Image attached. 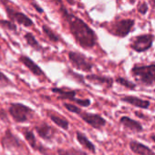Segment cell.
<instances>
[{
    "mask_svg": "<svg viewBox=\"0 0 155 155\" xmlns=\"http://www.w3.org/2000/svg\"><path fill=\"white\" fill-rule=\"evenodd\" d=\"M59 12L68 24L70 33L81 47L91 48L96 45L97 36L95 32L82 19L69 13L63 6L60 7Z\"/></svg>",
    "mask_w": 155,
    "mask_h": 155,
    "instance_id": "6da1fadb",
    "label": "cell"
},
{
    "mask_svg": "<svg viewBox=\"0 0 155 155\" xmlns=\"http://www.w3.org/2000/svg\"><path fill=\"white\" fill-rule=\"evenodd\" d=\"M131 74L144 85L150 86L155 83V64L134 66L131 68Z\"/></svg>",
    "mask_w": 155,
    "mask_h": 155,
    "instance_id": "7a4b0ae2",
    "label": "cell"
},
{
    "mask_svg": "<svg viewBox=\"0 0 155 155\" xmlns=\"http://www.w3.org/2000/svg\"><path fill=\"white\" fill-rule=\"evenodd\" d=\"M9 113L17 122H25L31 119L34 111L26 105L13 103L9 106Z\"/></svg>",
    "mask_w": 155,
    "mask_h": 155,
    "instance_id": "3957f363",
    "label": "cell"
},
{
    "mask_svg": "<svg viewBox=\"0 0 155 155\" xmlns=\"http://www.w3.org/2000/svg\"><path fill=\"white\" fill-rule=\"evenodd\" d=\"M68 58L73 67L78 69L85 72H89L92 69V64L88 60V58L84 55L81 53L70 51L68 53Z\"/></svg>",
    "mask_w": 155,
    "mask_h": 155,
    "instance_id": "277c9868",
    "label": "cell"
},
{
    "mask_svg": "<svg viewBox=\"0 0 155 155\" xmlns=\"http://www.w3.org/2000/svg\"><path fill=\"white\" fill-rule=\"evenodd\" d=\"M153 40H154V36L150 34L140 35L133 39L132 43L130 44V48L134 51L139 53L145 52L151 48Z\"/></svg>",
    "mask_w": 155,
    "mask_h": 155,
    "instance_id": "5b68a950",
    "label": "cell"
},
{
    "mask_svg": "<svg viewBox=\"0 0 155 155\" xmlns=\"http://www.w3.org/2000/svg\"><path fill=\"white\" fill-rule=\"evenodd\" d=\"M134 26V20L133 19H121L114 23V25L111 28V33L114 36L124 38L126 37L131 30L132 27Z\"/></svg>",
    "mask_w": 155,
    "mask_h": 155,
    "instance_id": "8992f818",
    "label": "cell"
},
{
    "mask_svg": "<svg viewBox=\"0 0 155 155\" xmlns=\"http://www.w3.org/2000/svg\"><path fill=\"white\" fill-rule=\"evenodd\" d=\"M6 10H7V15H8V18L11 19V21H16L19 25H22L27 28L32 27L34 25L33 21L27 15H25L21 12L16 11L8 7H6Z\"/></svg>",
    "mask_w": 155,
    "mask_h": 155,
    "instance_id": "52a82bcc",
    "label": "cell"
},
{
    "mask_svg": "<svg viewBox=\"0 0 155 155\" xmlns=\"http://www.w3.org/2000/svg\"><path fill=\"white\" fill-rule=\"evenodd\" d=\"M80 115L85 122H87L88 124H90L91 127H93L95 129H101L102 127H104L106 125L105 119H103L99 114H92V113H88V112L82 113L81 112Z\"/></svg>",
    "mask_w": 155,
    "mask_h": 155,
    "instance_id": "ba28073f",
    "label": "cell"
},
{
    "mask_svg": "<svg viewBox=\"0 0 155 155\" xmlns=\"http://www.w3.org/2000/svg\"><path fill=\"white\" fill-rule=\"evenodd\" d=\"M121 101H124L126 103H129L136 108H140L142 110H147L149 109L150 102L149 101H145L142 100L140 98L135 97V96H124L122 98H120Z\"/></svg>",
    "mask_w": 155,
    "mask_h": 155,
    "instance_id": "9c48e42d",
    "label": "cell"
},
{
    "mask_svg": "<svg viewBox=\"0 0 155 155\" xmlns=\"http://www.w3.org/2000/svg\"><path fill=\"white\" fill-rule=\"evenodd\" d=\"M130 149L136 154L139 155H155V152L150 149L148 146L137 141V140H130Z\"/></svg>",
    "mask_w": 155,
    "mask_h": 155,
    "instance_id": "30bf717a",
    "label": "cell"
},
{
    "mask_svg": "<svg viewBox=\"0 0 155 155\" xmlns=\"http://www.w3.org/2000/svg\"><path fill=\"white\" fill-rule=\"evenodd\" d=\"M19 61L21 63H23L27 68L28 69H29L34 75L36 76H38V77H41V76H44V72L43 70L40 68V67L38 65H37L30 58L27 57V56H21L19 58Z\"/></svg>",
    "mask_w": 155,
    "mask_h": 155,
    "instance_id": "8fae6325",
    "label": "cell"
},
{
    "mask_svg": "<svg viewBox=\"0 0 155 155\" xmlns=\"http://www.w3.org/2000/svg\"><path fill=\"white\" fill-rule=\"evenodd\" d=\"M120 122L125 128H127V129H129V130H132L134 132H141L143 130L142 125L139 121H137L135 120H132L130 117H127V116L121 117L120 120Z\"/></svg>",
    "mask_w": 155,
    "mask_h": 155,
    "instance_id": "7c38bea8",
    "label": "cell"
},
{
    "mask_svg": "<svg viewBox=\"0 0 155 155\" xmlns=\"http://www.w3.org/2000/svg\"><path fill=\"white\" fill-rule=\"evenodd\" d=\"M87 79L91 81V82H96L99 84H102L107 86L108 88L111 87L113 84V80L111 78L109 77H104V76H98V75H88Z\"/></svg>",
    "mask_w": 155,
    "mask_h": 155,
    "instance_id": "4fadbf2b",
    "label": "cell"
},
{
    "mask_svg": "<svg viewBox=\"0 0 155 155\" xmlns=\"http://www.w3.org/2000/svg\"><path fill=\"white\" fill-rule=\"evenodd\" d=\"M77 140L85 149L91 150V152H95V146H94V144L83 133L78 131L77 132Z\"/></svg>",
    "mask_w": 155,
    "mask_h": 155,
    "instance_id": "5bb4252c",
    "label": "cell"
},
{
    "mask_svg": "<svg viewBox=\"0 0 155 155\" xmlns=\"http://www.w3.org/2000/svg\"><path fill=\"white\" fill-rule=\"evenodd\" d=\"M52 91L58 94L60 98L62 99H67V100H69V101H77L78 99H76V92L73 91H66V90H63V89H59V88H53L52 89Z\"/></svg>",
    "mask_w": 155,
    "mask_h": 155,
    "instance_id": "9a60e30c",
    "label": "cell"
},
{
    "mask_svg": "<svg viewBox=\"0 0 155 155\" xmlns=\"http://www.w3.org/2000/svg\"><path fill=\"white\" fill-rule=\"evenodd\" d=\"M37 131L38 134L43 139L48 140L52 137V129L48 124H42L41 126L37 127Z\"/></svg>",
    "mask_w": 155,
    "mask_h": 155,
    "instance_id": "2e32d148",
    "label": "cell"
},
{
    "mask_svg": "<svg viewBox=\"0 0 155 155\" xmlns=\"http://www.w3.org/2000/svg\"><path fill=\"white\" fill-rule=\"evenodd\" d=\"M2 143H3V145H4L5 147H10V146H16V147H17V146L19 145L18 139H17L15 136H13V135L11 134V132L8 131V130L7 131L5 137L3 138Z\"/></svg>",
    "mask_w": 155,
    "mask_h": 155,
    "instance_id": "e0dca14e",
    "label": "cell"
},
{
    "mask_svg": "<svg viewBox=\"0 0 155 155\" xmlns=\"http://www.w3.org/2000/svg\"><path fill=\"white\" fill-rule=\"evenodd\" d=\"M49 117L51 119V120L56 123L58 126H59L60 128L64 129V130H68V121L67 120H65L64 118L58 116V115H56V114H49Z\"/></svg>",
    "mask_w": 155,
    "mask_h": 155,
    "instance_id": "ac0fdd59",
    "label": "cell"
},
{
    "mask_svg": "<svg viewBox=\"0 0 155 155\" xmlns=\"http://www.w3.org/2000/svg\"><path fill=\"white\" fill-rule=\"evenodd\" d=\"M25 39L27 40V43L33 48L36 50H42V47L39 45V43L38 42V40L36 39V38L33 36V34L31 33H27L25 35Z\"/></svg>",
    "mask_w": 155,
    "mask_h": 155,
    "instance_id": "d6986e66",
    "label": "cell"
},
{
    "mask_svg": "<svg viewBox=\"0 0 155 155\" xmlns=\"http://www.w3.org/2000/svg\"><path fill=\"white\" fill-rule=\"evenodd\" d=\"M42 29H43V32H44V34L49 38V40L50 41H52V42H54V43H57V42H58L59 41V38H58V36H57L56 35V33L48 27V26H47V25H43V27H42Z\"/></svg>",
    "mask_w": 155,
    "mask_h": 155,
    "instance_id": "ffe728a7",
    "label": "cell"
},
{
    "mask_svg": "<svg viewBox=\"0 0 155 155\" xmlns=\"http://www.w3.org/2000/svg\"><path fill=\"white\" fill-rule=\"evenodd\" d=\"M115 81H116L118 84H120V85L125 87V88L128 89V90L133 91V90H135V88H136V84H135V83H133V82H131V81H130L124 79V78H121V77H118L117 79L115 80Z\"/></svg>",
    "mask_w": 155,
    "mask_h": 155,
    "instance_id": "44dd1931",
    "label": "cell"
},
{
    "mask_svg": "<svg viewBox=\"0 0 155 155\" xmlns=\"http://www.w3.org/2000/svg\"><path fill=\"white\" fill-rule=\"evenodd\" d=\"M58 155H87V153L84 151L79 150L70 148V149H67V150H59Z\"/></svg>",
    "mask_w": 155,
    "mask_h": 155,
    "instance_id": "7402d4cb",
    "label": "cell"
},
{
    "mask_svg": "<svg viewBox=\"0 0 155 155\" xmlns=\"http://www.w3.org/2000/svg\"><path fill=\"white\" fill-rule=\"evenodd\" d=\"M24 135H25V138L26 140H28V142L34 148L36 149L37 148V140H36V138H35V135L32 131H29V130H27L24 132Z\"/></svg>",
    "mask_w": 155,
    "mask_h": 155,
    "instance_id": "603a6c76",
    "label": "cell"
},
{
    "mask_svg": "<svg viewBox=\"0 0 155 155\" xmlns=\"http://www.w3.org/2000/svg\"><path fill=\"white\" fill-rule=\"evenodd\" d=\"M0 26L6 29L10 30V31H17V26L12 21H9V20L1 19L0 20Z\"/></svg>",
    "mask_w": 155,
    "mask_h": 155,
    "instance_id": "cb8c5ba5",
    "label": "cell"
},
{
    "mask_svg": "<svg viewBox=\"0 0 155 155\" xmlns=\"http://www.w3.org/2000/svg\"><path fill=\"white\" fill-rule=\"evenodd\" d=\"M64 107L70 112L76 113V114H81V110L80 108H78L77 106H75L74 104H70V103H64Z\"/></svg>",
    "mask_w": 155,
    "mask_h": 155,
    "instance_id": "d4e9b609",
    "label": "cell"
},
{
    "mask_svg": "<svg viewBox=\"0 0 155 155\" xmlns=\"http://www.w3.org/2000/svg\"><path fill=\"white\" fill-rule=\"evenodd\" d=\"M138 10H139V12H140L141 15H145V14L147 13V11H148V5H147V3H146V2L141 3V4L140 5V7L138 8Z\"/></svg>",
    "mask_w": 155,
    "mask_h": 155,
    "instance_id": "484cf974",
    "label": "cell"
},
{
    "mask_svg": "<svg viewBox=\"0 0 155 155\" xmlns=\"http://www.w3.org/2000/svg\"><path fill=\"white\" fill-rule=\"evenodd\" d=\"M0 82H2V83H4L6 85H8V84L10 83L9 79H8V78L2 71H0Z\"/></svg>",
    "mask_w": 155,
    "mask_h": 155,
    "instance_id": "4316f807",
    "label": "cell"
},
{
    "mask_svg": "<svg viewBox=\"0 0 155 155\" xmlns=\"http://www.w3.org/2000/svg\"><path fill=\"white\" fill-rule=\"evenodd\" d=\"M32 7H33V8H35L38 13H40V14H42V13H43V8H40L38 4H36V3H34V2H33V3H32Z\"/></svg>",
    "mask_w": 155,
    "mask_h": 155,
    "instance_id": "83f0119b",
    "label": "cell"
},
{
    "mask_svg": "<svg viewBox=\"0 0 155 155\" xmlns=\"http://www.w3.org/2000/svg\"><path fill=\"white\" fill-rule=\"evenodd\" d=\"M135 115L136 116H138L139 118H140V119H147V117L145 116V115H143V114H141V113H140V112H135Z\"/></svg>",
    "mask_w": 155,
    "mask_h": 155,
    "instance_id": "f1b7e54d",
    "label": "cell"
},
{
    "mask_svg": "<svg viewBox=\"0 0 155 155\" xmlns=\"http://www.w3.org/2000/svg\"><path fill=\"white\" fill-rule=\"evenodd\" d=\"M0 3H1L2 5H4L5 7H7L8 3H9V0H0Z\"/></svg>",
    "mask_w": 155,
    "mask_h": 155,
    "instance_id": "f546056e",
    "label": "cell"
},
{
    "mask_svg": "<svg viewBox=\"0 0 155 155\" xmlns=\"http://www.w3.org/2000/svg\"><path fill=\"white\" fill-rule=\"evenodd\" d=\"M52 1H54L57 5H58V6L62 7V1H61V0H52Z\"/></svg>",
    "mask_w": 155,
    "mask_h": 155,
    "instance_id": "4dcf8cb0",
    "label": "cell"
},
{
    "mask_svg": "<svg viewBox=\"0 0 155 155\" xmlns=\"http://www.w3.org/2000/svg\"><path fill=\"white\" fill-rule=\"evenodd\" d=\"M67 3H68L69 5H74L75 4V0H66Z\"/></svg>",
    "mask_w": 155,
    "mask_h": 155,
    "instance_id": "1f68e13d",
    "label": "cell"
},
{
    "mask_svg": "<svg viewBox=\"0 0 155 155\" xmlns=\"http://www.w3.org/2000/svg\"><path fill=\"white\" fill-rule=\"evenodd\" d=\"M150 140H151L153 142H155V134H152V135H150Z\"/></svg>",
    "mask_w": 155,
    "mask_h": 155,
    "instance_id": "d6a6232c",
    "label": "cell"
},
{
    "mask_svg": "<svg viewBox=\"0 0 155 155\" xmlns=\"http://www.w3.org/2000/svg\"><path fill=\"white\" fill-rule=\"evenodd\" d=\"M130 2H131V3H132V2H133V1H134V0H130Z\"/></svg>",
    "mask_w": 155,
    "mask_h": 155,
    "instance_id": "836d02e7",
    "label": "cell"
},
{
    "mask_svg": "<svg viewBox=\"0 0 155 155\" xmlns=\"http://www.w3.org/2000/svg\"><path fill=\"white\" fill-rule=\"evenodd\" d=\"M152 2H153V3L155 4V0H152Z\"/></svg>",
    "mask_w": 155,
    "mask_h": 155,
    "instance_id": "e575fe53",
    "label": "cell"
}]
</instances>
